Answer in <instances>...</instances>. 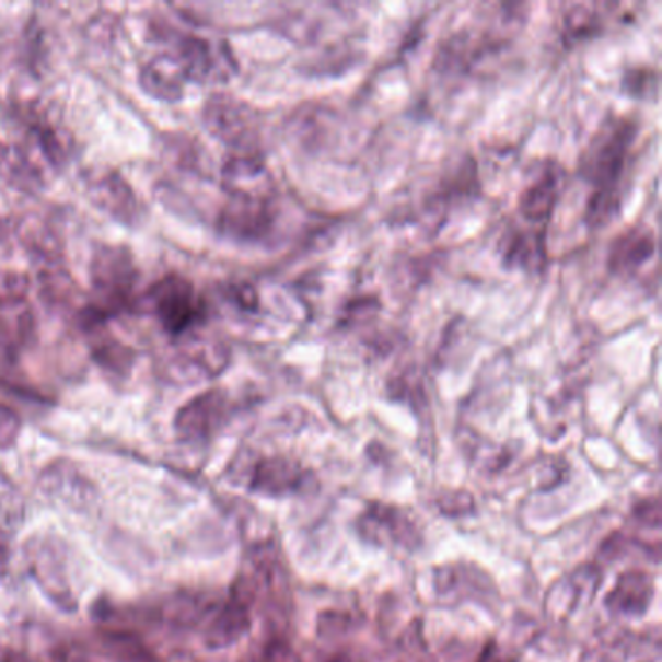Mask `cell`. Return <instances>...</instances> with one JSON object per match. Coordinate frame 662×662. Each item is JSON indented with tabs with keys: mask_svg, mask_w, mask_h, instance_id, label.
Returning a JSON list of instances; mask_svg holds the SVG:
<instances>
[{
	"mask_svg": "<svg viewBox=\"0 0 662 662\" xmlns=\"http://www.w3.org/2000/svg\"><path fill=\"white\" fill-rule=\"evenodd\" d=\"M636 125L629 119L608 120L594 135L581 160V173L591 181L594 195L589 205V222L606 224L619 205V185L628 165Z\"/></svg>",
	"mask_w": 662,
	"mask_h": 662,
	"instance_id": "6da1fadb",
	"label": "cell"
},
{
	"mask_svg": "<svg viewBox=\"0 0 662 662\" xmlns=\"http://www.w3.org/2000/svg\"><path fill=\"white\" fill-rule=\"evenodd\" d=\"M138 276L137 260L129 247L100 243L90 260L92 298L80 311L82 325L102 327L107 318L129 310Z\"/></svg>",
	"mask_w": 662,
	"mask_h": 662,
	"instance_id": "7a4b0ae2",
	"label": "cell"
},
{
	"mask_svg": "<svg viewBox=\"0 0 662 662\" xmlns=\"http://www.w3.org/2000/svg\"><path fill=\"white\" fill-rule=\"evenodd\" d=\"M152 311L167 335L181 338L205 318V301L187 278L170 275L147 293Z\"/></svg>",
	"mask_w": 662,
	"mask_h": 662,
	"instance_id": "3957f363",
	"label": "cell"
},
{
	"mask_svg": "<svg viewBox=\"0 0 662 662\" xmlns=\"http://www.w3.org/2000/svg\"><path fill=\"white\" fill-rule=\"evenodd\" d=\"M190 82H225L235 72V60L228 44H216L198 35L181 39L177 55Z\"/></svg>",
	"mask_w": 662,
	"mask_h": 662,
	"instance_id": "277c9868",
	"label": "cell"
},
{
	"mask_svg": "<svg viewBox=\"0 0 662 662\" xmlns=\"http://www.w3.org/2000/svg\"><path fill=\"white\" fill-rule=\"evenodd\" d=\"M205 123L208 129L230 147L249 150L255 138V120L247 105L230 95H212L205 105Z\"/></svg>",
	"mask_w": 662,
	"mask_h": 662,
	"instance_id": "5b68a950",
	"label": "cell"
},
{
	"mask_svg": "<svg viewBox=\"0 0 662 662\" xmlns=\"http://www.w3.org/2000/svg\"><path fill=\"white\" fill-rule=\"evenodd\" d=\"M228 396L224 391H207L195 396L175 414V431L185 441H205L222 428L228 418Z\"/></svg>",
	"mask_w": 662,
	"mask_h": 662,
	"instance_id": "8992f818",
	"label": "cell"
},
{
	"mask_svg": "<svg viewBox=\"0 0 662 662\" xmlns=\"http://www.w3.org/2000/svg\"><path fill=\"white\" fill-rule=\"evenodd\" d=\"M255 589L249 581H237L230 599L216 611L207 628V643L210 647H230L237 643L251 628V604Z\"/></svg>",
	"mask_w": 662,
	"mask_h": 662,
	"instance_id": "52a82bcc",
	"label": "cell"
},
{
	"mask_svg": "<svg viewBox=\"0 0 662 662\" xmlns=\"http://www.w3.org/2000/svg\"><path fill=\"white\" fill-rule=\"evenodd\" d=\"M228 350L220 342L208 340H183V345L167 358V373L175 381H198V379L216 378L228 365Z\"/></svg>",
	"mask_w": 662,
	"mask_h": 662,
	"instance_id": "ba28073f",
	"label": "cell"
},
{
	"mask_svg": "<svg viewBox=\"0 0 662 662\" xmlns=\"http://www.w3.org/2000/svg\"><path fill=\"white\" fill-rule=\"evenodd\" d=\"M358 533L378 546H403L414 548L420 533L405 511L391 506H370L358 519Z\"/></svg>",
	"mask_w": 662,
	"mask_h": 662,
	"instance_id": "9c48e42d",
	"label": "cell"
},
{
	"mask_svg": "<svg viewBox=\"0 0 662 662\" xmlns=\"http://www.w3.org/2000/svg\"><path fill=\"white\" fill-rule=\"evenodd\" d=\"M272 218L268 197H232L220 214L218 228L233 240L255 241L270 230Z\"/></svg>",
	"mask_w": 662,
	"mask_h": 662,
	"instance_id": "30bf717a",
	"label": "cell"
},
{
	"mask_svg": "<svg viewBox=\"0 0 662 662\" xmlns=\"http://www.w3.org/2000/svg\"><path fill=\"white\" fill-rule=\"evenodd\" d=\"M88 195L95 207L123 224H135L140 207L129 183L117 172L94 173L86 183Z\"/></svg>",
	"mask_w": 662,
	"mask_h": 662,
	"instance_id": "8fae6325",
	"label": "cell"
},
{
	"mask_svg": "<svg viewBox=\"0 0 662 662\" xmlns=\"http://www.w3.org/2000/svg\"><path fill=\"white\" fill-rule=\"evenodd\" d=\"M305 484H307V474L298 463H293L290 458L275 456V458L258 461L251 474L249 488L268 496H288L305 490Z\"/></svg>",
	"mask_w": 662,
	"mask_h": 662,
	"instance_id": "7c38bea8",
	"label": "cell"
},
{
	"mask_svg": "<svg viewBox=\"0 0 662 662\" xmlns=\"http://www.w3.org/2000/svg\"><path fill=\"white\" fill-rule=\"evenodd\" d=\"M187 74L181 67L179 59L172 53H162L144 65L140 72V86L160 102L175 104L185 94Z\"/></svg>",
	"mask_w": 662,
	"mask_h": 662,
	"instance_id": "4fadbf2b",
	"label": "cell"
},
{
	"mask_svg": "<svg viewBox=\"0 0 662 662\" xmlns=\"http://www.w3.org/2000/svg\"><path fill=\"white\" fill-rule=\"evenodd\" d=\"M653 596V579L641 571H628L606 599V606L624 616H641L649 608Z\"/></svg>",
	"mask_w": 662,
	"mask_h": 662,
	"instance_id": "5bb4252c",
	"label": "cell"
},
{
	"mask_svg": "<svg viewBox=\"0 0 662 662\" xmlns=\"http://www.w3.org/2000/svg\"><path fill=\"white\" fill-rule=\"evenodd\" d=\"M34 333V311L27 298L0 301V346L16 352Z\"/></svg>",
	"mask_w": 662,
	"mask_h": 662,
	"instance_id": "9a60e30c",
	"label": "cell"
},
{
	"mask_svg": "<svg viewBox=\"0 0 662 662\" xmlns=\"http://www.w3.org/2000/svg\"><path fill=\"white\" fill-rule=\"evenodd\" d=\"M559 185H561V181H559L558 172L548 170V172L542 173L541 177L534 181L531 187H526L525 193L521 195L519 210L523 218L533 224L548 222V218L556 207L559 189H561Z\"/></svg>",
	"mask_w": 662,
	"mask_h": 662,
	"instance_id": "2e32d148",
	"label": "cell"
},
{
	"mask_svg": "<svg viewBox=\"0 0 662 662\" xmlns=\"http://www.w3.org/2000/svg\"><path fill=\"white\" fill-rule=\"evenodd\" d=\"M0 177L16 189L34 190L44 185L32 155L16 142H0Z\"/></svg>",
	"mask_w": 662,
	"mask_h": 662,
	"instance_id": "e0dca14e",
	"label": "cell"
},
{
	"mask_svg": "<svg viewBox=\"0 0 662 662\" xmlns=\"http://www.w3.org/2000/svg\"><path fill=\"white\" fill-rule=\"evenodd\" d=\"M501 251L508 265H521L536 270L544 263V233L509 230L501 240Z\"/></svg>",
	"mask_w": 662,
	"mask_h": 662,
	"instance_id": "ac0fdd59",
	"label": "cell"
},
{
	"mask_svg": "<svg viewBox=\"0 0 662 662\" xmlns=\"http://www.w3.org/2000/svg\"><path fill=\"white\" fill-rule=\"evenodd\" d=\"M651 255H653L651 233L639 232V230L626 232V235H622L612 245L611 267L618 272H628L641 267Z\"/></svg>",
	"mask_w": 662,
	"mask_h": 662,
	"instance_id": "d6986e66",
	"label": "cell"
},
{
	"mask_svg": "<svg viewBox=\"0 0 662 662\" xmlns=\"http://www.w3.org/2000/svg\"><path fill=\"white\" fill-rule=\"evenodd\" d=\"M94 358L104 368H109L113 371H127L130 363L135 361V353L127 346L120 345L119 340L97 338L95 340Z\"/></svg>",
	"mask_w": 662,
	"mask_h": 662,
	"instance_id": "ffe728a7",
	"label": "cell"
},
{
	"mask_svg": "<svg viewBox=\"0 0 662 662\" xmlns=\"http://www.w3.org/2000/svg\"><path fill=\"white\" fill-rule=\"evenodd\" d=\"M27 290L30 280L26 275L14 270H0V301L26 298Z\"/></svg>",
	"mask_w": 662,
	"mask_h": 662,
	"instance_id": "44dd1931",
	"label": "cell"
},
{
	"mask_svg": "<svg viewBox=\"0 0 662 662\" xmlns=\"http://www.w3.org/2000/svg\"><path fill=\"white\" fill-rule=\"evenodd\" d=\"M260 662H301L300 657L293 653V649L290 646H286L284 641H272L268 643L265 653H263V661Z\"/></svg>",
	"mask_w": 662,
	"mask_h": 662,
	"instance_id": "7402d4cb",
	"label": "cell"
},
{
	"mask_svg": "<svg viewBox=\"0 0 662 662\" xmlns=\"http://www.w3.org/2000/svg\"><path fill=\"white\" fill-rule=\"evenodd\" d=\"M0 662H37L32 657H27L24 653H18V651H9V653L4 654Z\"/></svg>",
	"mask_w": 662,
	"mask_h": 662,
	"instance_id": "603a6c76",
	"label": "cell"
}]
</instances>
